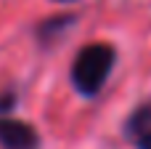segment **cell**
<instances>
[{
	"label": "cell",
	"mask_w": 151,
	"mask_h": 149,
	"mask_svg": "<svg viewBox=\"0 0 151 149\" xmlns=\"http://www.w3.org/2000/svg\"><path fill=\"white\" fill-rule=\"evenodd\" d=\"M114 64V51L104 43H93L88 48L80 51V56L74 59V69H72V80L77 85L80 93H96L101 91V85L106 83L109 72Z\"/></svg>",
	"instance_id": "cell-1"
},
{
	"label": "cell",
	"mask_w": 151,
	"mask_h": 149,
	"mask_svg": "<svg viewBox=\"0 0 151 149\" xmlns=\"http://www.w3.org/2000/svg\"><path fill=\"white\" fill-rule=\"evenodd\" d=\"M0 144L8 149H32L37 144V136L27 123L0 120Z\"/></svg>",
	"instance_id": "cell-2"
},
{
	"label": "cell",
	"mask_w": 151,
	"mask_h": 149,
	"mask_svg": "<svg viewBox=\"0 0 151 149\" xmlns=\"http://www.w3.org/2000/svg\"><path fill=\"white\" fill-rule=\"evenodd\" d=\"M149 120H151V107H146V109H138V112H135V117L130 120L127 131H130V133H138V131H143V128L149 125Z\"/></svg>",
	"instance_id": "cell-3"
},
{
	"label": "cell",
	"mask_w": 151,
	"mask_h": 149,
	"mask_svg": "<svg viewBox=\"0 0 151 149\" xmlns=\"http://www.w3.org/2000/svg\"><path fill=\"white\" fill-rule=\"evenodd\" d=\"M138 147H141V149H151V131H146V133L141 136V141H138Z\"/></svg>",
	"instance_id": "cell-4"
}]
</instances>
